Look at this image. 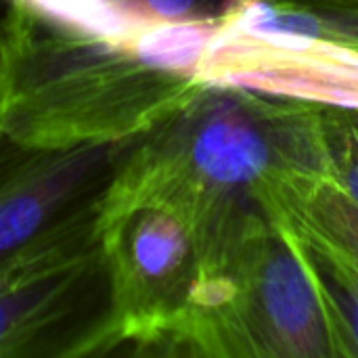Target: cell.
Here are the masks:
<instances>
[{
    "instance_id": "2",
    "label": "cell",
    "mask_w": 358,
    "mask_h": 358,
    "mask_svg": "<svg viewBox=\"0 0 358 358\" xmlns=\"http://www.w3.org/2000/svg\"><path fill=\"white\" fill-rule=\"evenodd\" d=\"M4 134L40 149L145 136L206 84L147 65L115 42L52 23L17 0L2 10Z\"/></svg>"
},
{
    "instance_id": "5",
    "label": "cell",
    "mask_w": 358,
    "mask_h": 358,
    "mask_svg": "<svg viewBox=\"0 0 358 358\" xmlns=\"http://www.w3.org/2000/svg\"><path fill=\"white\" fill-rule=\"evenodd\" d=\"M113 306L111 355L166 357L201 271L197 233L162 197L99 206Z\"/></svg>"
},
{
    "instance_id": "4",
    "label": "cell",
    "mask_w": 358,
    "mask_h": 358,
    "mask_svg": "<svg viewBox=\"0 0 358 358\" xmlns=\"http://www.w3.org/2000/svg\"><path fill=\"white\" fill-rule=\"evenodd\" d=\"M99 210L0 271V358L111 357L113 306Z\"/></svg>"
},
{
    "instance_id": "8",
    "label": "cell",
    "mask_w": 358,
    "mask_h": 358,
    "mask_svg": "<svg viewBox=\"0 0 358 358\" xmlns=\"http://www.w3.org/2000/svg\"><path fill=\"white\" fill-rule=\"evenodd\" d=\"M218 27V23L208 21L145 23L124 38L120 46L151 67L195 76L197 65Z\"/></svg>"
},
{
    "instance_id": "16",
    "label": "cell",
    "mask_w": 358,
    "mask_h": 358,
    "mask_svg": "<svg viewBox=\"0 0 358 358\" xmlns=\"http://www.w3.org/2000/svg\"><path fill=\"white\" fill-rule=\"evenodd\" d=\"M350 109H352V107H350ZM355 111H357V115H358V109H355Z\"/></svg>"
},
{
    "instance_id": "11",
    "label": "cell",
    "mask_w": 358,
    "mask_h": 358,
    "mask_svg": "<svg viewBox=\"0 0 358 358\" xmlns=\"http://www.w3.org/2000/svg\"><path fill=\"white\" fill-rule=\"evenodd\" d=\"M141 25L208 21L222 25L248 0H115Z\"/></svg>"
},
{
    "instance_id": "1",
    "label": "cell",
    "mask_w": 358,
    "mask_h": 358,
    "mask_svg": "<svg viewBox=\"0 0 358 358\" xmlns=\"http://www.w3.org/2000/svg\"><path fill=\"white\" fill-rule=\"evenodd\" d=\"M323 105L229 84L197 94L141 136L101 203L162 197L193 224L201 271L218 266L262 218L283 180L325 166Z\"/></svg>"
},
{
    "instance_id": "9",
    "label": "cell",
    "mask_w": 358,
    "mask_h": 358,
    "mask_svg": "<svg viewBox=\"0 0 358 358\" xmlns=\"http://www.w3.org/2000/svg\"><path fill=\"white\" fill-rule=\"evenodd\" d=\"M63 27L120 44L141 23L115 0H17Z\"/></svg>"
},
{
    "instance_id": "6",
    "label": "cell",
    "mask_w": 358,
    "mask_h": 358,
    "mask_svg": "<svg viewBox=\"0 0 358 358\" xmlns=\"http://www.w3.org/2000/svg\"><path fill=\"white\" fill-rule=\"evenodd\" d=\"M138 138L40 149L2 134L0 271L34 243L96 212Z\"/></svg>"
},
{
    "instance_id": "7",
    "label": "cell",
    "mask_w": 358,
    "mask_h": 358,
    "mask_svg": "<svg viewBox=\"0 0 358 358\" xmlns=\"http://www.w3.org/2000/svg\"><path fill=\"white\" fill-rule=\"evenodd\" d=\"M273 222L289 229L306 250L327 289L348 358H358V237L304 218H279Z\"/></svg>"
},
{
    "instance_id": "13",
    "label": "cell",
    "mask_w": 358,
    "mask_h": 358,
    "mask_svg": "<svg viewBox=\"0 0 358 358\" xmlns=\"http://www.w3.org/2000/svg\"><path fill=\"white\" fill-rule=\"evenodd\" d=\"M275 10H315V8H358V0H262Z\"/></svg>"
},
{
    "instance_id": "12",
    "label": "cell",
    "mask_w": 358,
    "mask_h": 358,
    "mask_svg": "<svg viewBox=\"0 0 358 358\" xmlns=\"http://www.w3.org/2000/svg\"><path fill=\"white\" fill-rule=\"evenodd\" d=\"M271 8V6H268ZM273 10V17L287 27L358 50V8H315V10Z\"/></svg>"
},
{
    "instance_id": "14",
    "label": "cell",
    "mask_w": 358,
    "mask_h": 358,
    "mask_svg": "<svg viewBox=\"0 0 358 358\" xmlns=\"http://www.w3.org/2000/svg\"><path fill=\"white\" fill-rule=\"evenodd\" d=\"M2 19V17H0ZM6 48H4V36L0 25V136L4 134V113H6Z\"/></svg>"
},
{
    "instance_id": "15",
    "label": "cell",
    "mask_w": 358,
    "mask_h": 358,
    "mask_svg": "<svg viewBox=\"0 0 358 358\" xmlns=\"http://www.w3.org/2000/svg\"><path fill=\"white\" fill-rule=\"evenodd\" d=\"M4 4H6V0H0V15H2V10H4Z\"/></svg>"
},
{
    "instance_id": "10",
    "label": "cell",
    "mask_w": 358,
    "mask_h": 358,
    "mask_svg": "<svg viewBox=\"0 0 358 358\" xmlns=\"http://www.w3.org/2000/svg\"><path fill=\"white\" fill-rule=\"evenodd\" d=\"M325 174L358 214V115L350 107L323 105Z\"/></svg>"
},
{
    "instance_id": "3",
    "label": "cell",
    "mask_w": 358,
    "mask_h": 358,
    "mask_svg": "<svg viewBox=\"0 0 358 358\" xmlns=\"http://www.w3.org/2000/svg\"><path fill=\"white\" fill-rule=\"evenodd\" d=\"M168 357L348 358L327 289L298 237L258 220L201 273Z\"/></svg>"
}]
</instances>
